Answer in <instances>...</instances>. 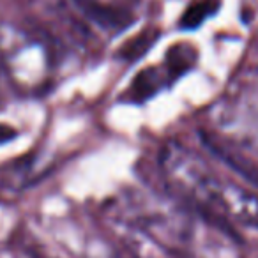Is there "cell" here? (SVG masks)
Returning <instances> with one entry per match:
<instances>
[{"label":"cell","mask_w":258,"mask_h":258,"mask_svg":"<svg viewBox=\"0 0 258 258\" xmlns=\"http://www.w3.org/2000/svg\"><path fill=\"white\" fill-rule=\"evenodd\" d=\"M75 4L82 9L87 18H90L104 29H125L133 22V16L127 11L101 4L97 0H75Z\"/></svg>","instance_id":"obj_1"},{"label":"cell","mask_w":258,"mask_h":258,"mask_svg":"<svg viewBox=\"0 0 258 258\" xmlns=\"http://www.w3.org/2000/svg\"><path fill=\"white\" fill-rule=\"evenodd\" d=\"M159 37V30L156 29H145L140 34H137L135 37L127 41L124 46L118 50V57L125 62H135L140 60L145 53L152 48V44L158 41Z\"/></svg>","instance_id":"obj_2"},{"label":"cell","mask_w":258,"mask_h":258,"mask_svg":"<svg viewBox=\"0 0 258 258\" xmlns=\"http://www.w3.org/2000/svg\"><path fill=\"white\" fill-rule=\"evenodd\" d=\"M163 85V78L161 73L156 68L151 69H144V71L138 73V76L133 80L131 83V96L137 103H142V101L152 97Z\"/></svg>","instance_id":"obj_3"},{"label":"cell","mask_w":258,"mask_h":258,"mask_svg":"<svg viewBox=\"0 0 258 258\" xmlns=\"http://www.w3.org/2000/svg\"><path fill=\"white\" fill-rule=\"evenodd\" d=\"M195 60H197V51L189 44L180 43L173 46L166 55V73H168L170 80L184 75L193 66Z\"/></svg>","instance_id":"obj_4"},{"label":"cell","mask_w":258,"mask_h":258,"mask_svg":"<svg viewBox=\"0 0 258 258\" xmlns=\"http://www.w3.org/2000/svg\"><path fill=\"white\" fill-rule=\"evenodd\" d=\"M216 2L214 0H202V2H197L193 4L180 18V27L184 30H195L197 27H200L212 13L216 11Z\"/></svg>","instance_id":"obj_5"},{"label":"cell","mask_w":258,"mask_h":258,"mask_svg":"<svg viewBox=\"0 0 258 258\" xmlns=\"http://www.w3.org/2000/svg\"><path fill=\"white\" fill-rule=\"evenodd\" d=\"M16 137H18V131H16L13 125L2 124V122H0V145L9 144V142H13Z\"/></svg>","instance_id":"obj_6"}]
</instances>
